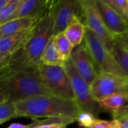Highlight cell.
Wrapping results in <instances>:
<instances>
[{
	"mask_svg": "<svg viewBox=\"0 0 128 128\" xmlns=\"http://www.w3.org/2000/svg\"><path fill=\"white\" fill-rule=\"evenodd\" d=\"M14 70L7 77L0 81V86L7 97V102L18 101L38 96L52 95L42 82L37 66L26 65L22 60L21 54H13Z\"/></svg>",
	"mask_w": 128,
	"mask_h": 128,
	"instance_id": "cell-1",
	"label": "cell"
},
{
	"mask_svg": "<svg viewBox=\"0 0 128 128\" xmlns=\"http://www.w3.org/2000/svg\"><path fill=\"white\" fill-rule=\"evenodd\" d=\"M16 118L26 117L32 120L39 118H62L76 122L82 109L75 100L54 95H44L23 100L14 103Z\"/></svg>",
	"mask_w": 128,
	"mask_h": 128,
	"instance_id": "cell-2",
	"label": "cell"
},
{
	"mask_svg": "<svg viewBox=\"0 0 128 128\" xmlns=\"http://www.w3.org/2000/svg\"><path fill=\"white\" fill-rule=\"evenodd\" d=\"M54 20L52 15H48L37 21L23 44L22 60L30 66L42 64L41 58L44 48L53 36Z\"/></svg>",
	"mask_w": 128,
	"mask_h": 128,
	"instance_id": "cell-3",
	"label": "cell"
},
{
	"mask_svg": "<svg viewBox=\"0 0 128 128\" xmlns=\"http://www.w3.org/2000/svg\"><path fill=\"white\" fill-rule=\"evenodd\" d=\"M83 44L98 72H108L126 76L112 54L89 28L85 26Z\"/></svg>",
	"mask_w": 128,
	"mask_h": 128,
	"instance_id": "cell-4",
	"label": "cell"
},
{
	"mask_svg": "<svg viewBox=\"0 0 128 128\" xmlns=\"http://www.w3.org/2000/svg\"><path fill=\"white\" fill-rule=\"evenodd\" d=\"M37 70L42 82L52 95L75 100L70 80L64 66H48L42 63L37 66Z\"/></svg>",
	"mask_w": 128,
	"mask_h": 128,
	"instance_id": "cell-5",
	"label": "cell"
},
{
	"mask_svg": "<svg viewBox=\"0 0 128 128\" xmlns=\"http://www.w3.org/2000/svg\"><path fill=\"white\" fill-rule=\"evenodd\" d=\"M63 66L70 78L75 101L82 111L90 112L96 118L102 109L98 102L93 97L90 86L78 73L70 59L65 62Z\"/></svg>",
	"mask_w": 128,
	"mask_h": 128,
	"instance_id": "cell-6",
	"label": "cell"
},
{
	"mask_svg": "<svg viewBox=\"0 0 128 128\" xmlns=\"http://www.w3.org/2000/svg\"><path fill=\"white\" fill-rule=\"evenodd\" d=\"M51 15L54 20L53 36L63 32L75 21L84 24L81 0H54Z\"/></svg>",
	"mask_w": 128,
	"mask_h": 128,
	"instance_id": "cell-7",
	"label": "cell"
},
{
	"mask_svg": "<svg viewBox=\"0 0 128 128\" xmlns=\"http://www.w3.org/2000/svg\"><path fill=\"white\" fill-rule=\"evenodd\" d=\"M128 77L108 72H98L90 86L95 100L99 102L113 94H126Z\"/></svg>",
	"mask_w": 128,
	"mask_h": 128,
	"instance_id": "cell-8",
	"label": "cell"
},
{
	"mask_svg": "<svg viewBox=\"0 0 128 128\" xmlns=\"http://www.w3.org/2000/svg\"><path fill=\"white\" fill-rule=\"evenodd\" d=\"M84 16V24L93 31L112 53L114 39V36L104 25L94 0H81Z\"/></svg>",
	"mask_w": 128,
	"mask_h": 128,
	"instance_id": "cell-9",
	"label": "cell"
},
{
	"mask_svg": "<svg viewBox=\"0 0 128 128\" xmlns=\"http://www.w3.org/2000/svg\"><path fill=\"white\" fill-rule=\"evenodd\" d=\"M70 60L78 73L87 82V84L90 86L96 77L98 72L83 44V42L81 44L74 48L70 56Z\"/></svg>",
	"mask_w": 128,
	"mask_h": 128,
	"instance_id": "cell-10",
	"label": "cell"
},
{
	"mask_svg": "<svg viewBox=\"0 0 128 128\" xmlns=\"http://www.w3.org/2000/svg\"><path fill=\"white\" fill-rule=\"evenodd\" d=\"M94 1L104 25L114 36L128 32V21L124 18L105 3L98 0Z\"/></svg>",
	"mask_w": 128,
	"mask_h": 128,
	"instance_id": "cell-11",
	"label": "cell"
},
{
	"mask_svg": "<svg viewBox=\"0 0 128 128\" xmlns=\"http://www.w3.org/2000/svg\"><path fill=\"white\" fill-rule=\"evenodd\" d=\"M98 103L101 109L110 112L113 118L128 114V96L126 94H113L103 98Z\"/></svg>",
	"mask_w": 128,
	"mask_h": 128,
	"instance_id": "cell-12",
	"label": "cell"
},
{
	"mask_svg": "<svg viewBox=\"0 0 128 128\" xmlns=\"http://www.w3.org/2000/svg\"><path fill=\"white\" fill-rule=\"evenodd\" d=\"M35 24L34 19L30 17L11 20L0 26V38L30 30Z\"/></svg>",
	"mask_w": 128,
	"mask_h": 128,
	"instance_id": "cell-13",
	"label": "cell"
},
{
	"mask_svg": "<svg viewBox=\"0 0 128 128\" xmlns=\"http://www.w3.org/2000/svg\"><path fill=\"white\" fill-rule=\"evenodd\" d=\"M31 30L0 38V54H13L20 49L28 38Z\"/></svg>",
	"mask_w": 128,
	"mask_h": 128,
	"instance_id": "cell-14",
	"label": "cell"
},
{
	"mask_svg": "<svg viewBox=\"0 0 128 128\" xmlns=\"http://www.w3.org/2000/svg\"><path fill=\"white\" fill-rule=\"evenodd\" d=\"M41 61L42 64L48 66H63L64 63H65L58 50L56 38L54 36H52L47 43L42 53Z\"/></svg>",
	"mask_w": 128,
	"mask_h": 128,
	"instance_id": "cell-15",
	"label": "cell"
},
{
	"mask_svg": "<svg viewBox=\"0 0 128 128\" xmlns=\"http://www.w3.org/2000/svg\"><path fill=\"white\" fill-rule=\"evenodd\" d=\"M85 25L81 21H75L66 27L63 33L75 48L81 44L84 40Z\"/></svg>",
	"mask_w": 128,
	"mask_h": 128,
	"instance_id": "cell-16",
	"label": "cell"
},
{
	"mask_svg": "<svg viewBox=\"0 0 128 128\" xmlns=\"http://www.w3.org/2000/svg\"><path fill=\"white\" fill-rule=\"evenodd\" d=\"M112 54L122 69L125 76L128 77V50L114 40Z\"/></svg>",
	"mask_w": 128,
	"mask_h": 128,
	"instance_id": "cell-17",
	"label": "cell"
},
{
	"mask_svg": "<svg viewBox=\"0 0 128 128\" xmlns=\"http://www.w3.org/2000/svg\"><path fill=\"white\" fill-rule=\"evenodd\" d=\"M54 36L56 38V42L60 54L63 61L66 62L70 59V56L74 49V47L66 38L63 32H60Z\"/></svg>",
	"mask_w": 128,
	"mask_h": 128,
	"instance_id": "cell-18",
	"label": "cell"
},
{
	"mask_svg": "<svg viewBox=\"0 0 128 128\" xmlns=\"http://www.w3.org/2000/svg\"><path fill=\"white\" fill-rule=\"evenodd\" d=\"M14 118H16L14 103L5 102L0 104V120L8 121Z\"/></svg>",
	"mask_w": 128,
	"mask_h": 128,
	"instance_id": "cell-19",
	"label": "cell"
},
{
	"mask_svg": "<svg viewBox=\"0 0 128 128\" xmlns=\"http://www.w3.org/2000/svg\"><path fill=\"white\" fill-rule=\"evenodd\" d=\"M20 2L14 4H7L0 10V26L9 21L12 19V15L17 10Z\"/></svg>",
	"mask_w": 128,
	"mask_h": 128,
	"instance_id": "cell-20",
	"label": "cell"
},
{
	"mask_svg": "<svg viewBox=\"0 0 128 128\" xmlns=\"http://www.w3.org/2000/svg\"><path fill=\"white\" fill-rule=\"evenodd\" d=\"M96 118L93 114L88 112L82 111L77 117L76 122H78L80 126L90 128L96 121Z\"/></svg>",
	"mask_w": 128,
	"mask_h": 128,
	"instance_id": "cell-21",
	"label": "cell"
},
{
	"mask_svg": "<svg viewBox=\"0 0 128 128\" xmlns=\"http://www.w3.org/2000/svg\"><path fill=\"white\" fill-rule=\"evenodd\" d=\"M14 63L12 61L10 62V64H8V66L0 69V81H2L3 78H5L9 74H11L12 72V71L14 70ZM5 102H7V97H6L5 92L3 91L2 88H1V86H0V104H2Z\"/></svg>",
	"mask_w": 128,
	"mask_h": 128,
	"instance_id": "cell-22",
	"label": "cell"
},
{
	"mask_svg": "<svg viewBox=\"0 0 128 128\" xmlns=\"http://www.w3.org/2000/svg\"><path fill=\"white\" fill-rule=\"evenodd\" d=\"M114 10L118 12L123 18H124L126 20V11L128 6V2L126 0H114Z\"/></svg>",
	"mask_w": 128,
	"mask_h": 128,
	"instance_id": "cell-23",
	"label": "cell"
},
{
	"mask_svg": "<svg viewBox=\"0 0 128 128\" xmlns=\"http://www.w3.org/2000/svg\"><path fill=\"white\" fill-rule=\"evenodd\" d=\"M13 54H0V69L10 64L13 59Z\"/></svg>",
	"mask_w": 128,
	"mask_h": 128,
	"instance_id": "cell-24",
	"label": "cell"
},
{
	"mask_svg": "<svg viewBox=\"0 0 128 128\" xmlns=\"http://www.w3.org/2000/svg\"><path fill=\"white\" fill-rule=\"evenodd\" d=\"M114 39L118 43H120L126 50H128V32L119 36H114Z\"/></svg>",
	"mask_w": 128,
	"mask_h": 128,
	"instance_id": "cell-25",
	"label": "cell"
},
{
	"mask_svg": "<svg viewBox=\"0 0 128 128\" xmlns=\"http://www.w3.org/2000/svg\"><path fill=\"white\" fill-rule=\"evenodd\" d=\"M90 128H111L110 121L96 118V121Z\"/></svg>",
	"mask_w": 128,
	"mask_h": 128,
	"instance_id": "cell-26",
	"label": "cell"
},
{
	"mask_svg": "<svg viewBox=\"0 0 128 128\" xmlns=\"http://www.w3.org/2000/svg\"><path fill=\"white\" fill-rule=\"evenodd\" d=\"M66 125L63 124H59V123H50V124H44L39 125L34 128H66Z\"/></svg>",
	"mask_w": 128,
	"mask_h": 128,
	"instance_id": "cell-27",
	"label": "cell"
},
{
	"mask_svg": "<svg viewBox=\"0 0 128 128\" xmlns=\"http://www.w3.org/2000/svg\"><path fill=\"white\" fill-rule=\"evenodd\" d=\"M117 119L119 120L121 125V128H128V114L120 116Z\"/></svg>",
	"mask_w": 128,
	"mask_h": 128,
	"instance_id": "cell-28",
	"label": "cell"
},
{
	"mask_svg": "<svg viewBox=\"0 0 128 128\" xmlns=\"http://www.w3.org/2000/svg\"><path fill=\"white\" fill-rule=\"evenodd\" d=\"M110 124H111V128H121L120 123L119 120L117 118H113V120L110 121Z\"/></svg>",
	"mask_w": 128,
	"mask_h": 128,
	"instance_id": "cell-29",
	"label": "cell"
},
{
	"mask_svg": "<svg viewBox=\"0 0 128 128\" xmlns=\"http://www.w3.org/2000/svg\"><path fill=\"white\" fill-rule=\"evenodd\" d=\"M8 128H30L29 124H18L14 123L12 124Z\"/></svg>",
	"mask_w": 128,
	"mask_h": 128,
	"instance_id": "cell-30",
	"label": "cell"
},
{
	"mask_svg": "<svg viewBox=\"0 0 128 128\" xmlns=\"http://www.w3.org/2000/svg\"><path fill=\"white\" fill-rule=\"evenodd\" d=\"M98 1H100L103 3H105L106 5L108 6L109 7H111L112 8H113L114 10V0H98Z\"/></svg>",
	"mask_w": 128,
	"mask_h": 128,
	"instance_id": "cell-31",
	"label": "cell"
},
{
	"mask_svg": "<svg viewBox=\"0 0 128 128\" xmlns=\"http://www.w3.org/2000/svg\"><path fill=\"white\" fill-rule=\"evenodd\" d=\"M8 4L7 0H0V10Z\"/></svg>",
	"mask_w": 128,
	"mask_h": 128,
	"instance_id": "cell-32",
	"label": "cell"
},
{
	"mask_svg": "<svg viewBox=\"0 0 128 128\" xmlns=\"http://www.w3.org/2000/svg\"><path fill=\"white\" fill-rule=\"evenodd\" d=\"M22 0H7L8 4H14V3H19Z\"/></svg>",
	"mask_w": 128,
	"mask_h": 128,
	"instance_id": "cell-33",
	"label": "cell"
},
{
	"mask_svg": "<svg viewBox=\"0 0 128 128\" xmlns=\"http://www.w3.org/2000/svg\"><path fill=\"white\" fill-rule=\"evenodd\" d=\"M126 18L128 21V6H127V8H126Z\"/></svg>",
	"mask_w": 128,
	"mask_h": 128,
	"instance_id": "cell-34",
	"label": "cell"
},
{
	"mask_svg": "<svg viewBox=\"0 0 128 128\" xmlns=\"http://www.w3.org/2000/svg\"><path fill=\"white\" fill-rule=\"evenodd\" d=\"M5 122H6V121H4V120H0V125L2 124H3V123H5Z\"/></svg>",
	"mask_w": 128,
	"mask_h": 128,
	"instance_id": "cell-35",
	"label": "cell"
},
{
	"mask_svg": "<svg viewBox=\"0 0 128 128\" xmlns=\"http://www.w3.org/2000/svg\"><path fill=\"white\" fill-rule=\"evenodd\" d=\"M126 95L128 96V82H127V91H126Z\"/></svg>",
	"mask_w": 128,
	"mask_h": 128,
	"instance_id": "cell-36",
	"label": "cell"
},
{
	"mask_svg": "<svg viewBox=\"0 0 128 128\" xmlns=\"http://www.w3.org/2000/svg\"><path fill=\"white\" fill-rule=\"evenodd\" d=\"M84 128H88V127H84Z\"/></svg>",
	"mask_w": 128,
	"mask_h": 128,
	"instance_id": "cell-37",
	"label": "cell"
},
{
	"mask_svg": "<svg viewBox=\"0 0 128 128\" xmlns=\"http://www.w3.org/2000/svg\"><path fill=\"white\" fill-rule=\"evenodd\" d=\"M126 1H127V2H128V0H126Z\"/></svg>",
	"mask_w": 128,
	"mask_h": 128,
	"instance_id": "cell-38",
	"label": "cell"
}]
</instances>
